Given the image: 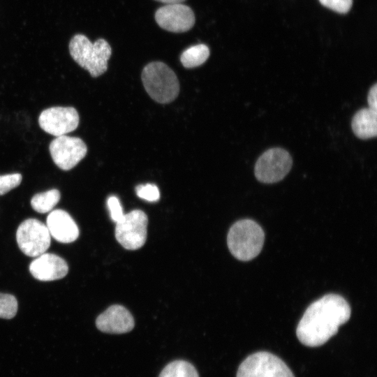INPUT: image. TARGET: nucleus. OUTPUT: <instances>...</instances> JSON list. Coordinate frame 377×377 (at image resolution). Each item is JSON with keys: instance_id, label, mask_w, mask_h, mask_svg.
<instances>
[{"instance_id": "20e7f679", "label": "nucleus", "mask_w": 377, "mask_h": 377, "mask_svg": "<svg viewBox=\"0 0 377 377\" xmlns=\"http://www.w3.org/2000/svg\"><path fill=\"white\" fill-rule=\"evenodd\" d=\"M142 81L151 98L160 103H168L179 94V83L176 74L161 61H153L145 66Z\"/></svg>"}, {"instance_id": "2eb2a0df", "label": "nucleus", "mask_w": 377, "mask_h": 377, "mask_svg": "<svg viewBox=\"0 0 377 377\" xmlns=\"http://www.w3.org/2000/svg\"><path fill=\"white\" fill-rule=\"evenodd\" d=\"M351 127L354 134L362 140L374 138L377 134V111L367 108L359 110L353 116Z\"/></svg>"}, {"instance_id": "f8f14e48", "label": "nucleus", "mask_w": 377, "mask_h": 377, "mask_svg": "<svg viewBox=\"0 0 377 377\" xmlns=\"http://www.w3.org/2000/svg\"><path fill=\"white\" fill-rule=\"evenodd\" d=\"M134 319L125 307L115 304L100 314L96 320L97 328L105 333L123 334L134 327Z\"/></svg>"}, {"instance_id": "6e6552de", "label": "nucleus", "mask_w": 377, "mask_h": 377, "mask_svg": "<svg viewBox=\"0 0 377 377\" xmlns=\"http://www.w3.org/2000/svg\"><path fill=\"white\" fill-rule=\"evenodd\" d=\"M293 164L290 154L281 148H272L265 151L255 165V176L263 183H275L283 179Z\"/></svg>"}, {"instance_id": "9b49d317", "label": "nucleus", "mask_w": 377, "mask_h": 377, "mask_svg": "<svg viewBox=\"0 0 377 377\" xmlns=\"http://www.w3.org/2000/svg\"><path fill=\"white\" fill-rule=\"evenodd\" d=\"M155 20L162 29L175 33L190 30L195 20L193 10L182 3L159 8L155 13Z\"/></svg>"}, {"instance_id": "393cba45", "label": "nucleus", "mask_w": 377, "mask_h": 377, "mask_svg": "<svg viewBox=\"0 0 377 377\" xmlns=\"http://www.w3.org/2000/svg\"><path fill=\"white\" fill-rule=\"evenodd\" d=\"M166 4L178 3L184 1L185 0H156Z\"/></svg>"}, {"instance_id": "412c9836", "label": "nucleus", "mask_w": 377, "mask_h": 377, "mask_svg": "<svg viewBox=\"0 0 377 377\" xmlns=\"http://www.w3.org/2000/svg\"><path fill=\"white\" fill-rule=\"evenodd\" d=\"M22 177L20 173L0 175V195H4L18 186Z\"/></svg>"}, {"instance_id": "a211bd4d", "label": "nucleus", "mask_w": 377, "mask_h": 377, "mask_svg": "<svg viewBox=\"0 0 377 377\" xmlns=\"http://www.w3.org/2000/svg\"><path fill=\"white\" fill-rule=\"evenodd\" d=\"M158 377H199L195 368L188 362L175 360L167 364Z\"/></svg>"}, {"instance_id": "423d86ee", "label": "nucleus", "mask_w": 377, "mask_h": 377, "mask_svg": "<svg viewBox=\"0 0 377 377\" xmlns=\"http://www.w3.org/2000/svg\"><path fill=\"white\" fill-rule=\"evenodd\" d=\"M147 223L148 218L143 211L133 210L116 223L115 237L124 248L138 249L145 243Z\"/></svg>"}, {"instance_id": "f3484780", "label": "nucleus", "mask_w": 377, "mask_h": 377, "mask_svg": "<svg viewBox=\"0 0 377 377\" xmlns=\"http://www.w3.org/2000/svg\"><path fill=\"white\" fill-rule=\"evenodd\" d=\"M60 198V192L57 189H50L35 194L31 200V205L36 212L45 214L52 210Z\"/></svg>"}, {"instance_id": "9d476101", "label": "nucleus", "mask_w": 377, "mask_h": 377, "mask_svg": "<svg viewBox=\"0 0 377 377\" xmlns=\"http://www.w3.org/2000/svg\"><path fill=\"white\" fill-rule=\"evenodd\" d=\"M79 121V114L73 107H52L42 111L38 117L40 127L55 137L75 131Z\"/></svg>"}, {"instance_id": "dca6fc26", "label": "nucleus", "mask_w": 377, "mask_h": 377, "mask_svg": "<svg viewBox=\"0 0 377 377\" xmlns=\"http://www.w3.org/2000/svg\"><path fill=\"white\" fill-rule=\"evenodd\" d=\"M209 54V49L206 45L198 44L186 49L181 54L180 61L186 68H195L204 64Z\"/></svg>"}, {"instance_id": "aec40b11", "label": "nucleus", "mask_w": 377, "mask_h": 377, "mask_svg": "<svg viewBox=\"0 0 377 377\" xmlns=\"http://www.w3.org/2000/svg\"><path fill=\"white\" fill-rule=\"evenodd\" d=\"M137 195L149 202H156L160 198L158 186L153 184H140L135 188Z\"/></svg>"}, {"instance_id": "4468645a", "label": "nucleus", "mask_w": 377, "mask_h": 377, "mask_svg": "<svg viewBox=\"0 0 377 377\" xmlns=\"http://www.w3.org/2000/svg\"><path fill=\"white\" fill-rule=\"evenodd\" d=\"M46 226L50 236L61 243H71L79 236V228L70 216L62 209L52 211L46 219Z\"/></svg>"}, {"instance_id": "b1692460", "label": "nucleus", "mask_w": 377, "mask_h": 377, "mask_svg": "<svg viewBox=\"0 0 377 377\" xmlns=\"http://www.w3.org/2000/svg\"><path fill=\"white\" fill-rule=\"evenodd\" d=\"M377 84L375 83L369 89L367 96L369 108L377 111Z\"/></svg>"}, {"instance_id": "f257e3e1", "label": "nucleus", "mask_w": 377, "mask_h": 377, "mask_svg": "<svg viewBox=\"0 0 377 377\" xmlns=\"http://www.w3.org/2000/svg\"><path fill=\"white\" fill-rule=\"evenodd\" d=\"M350 312L343 297L336 294L325 295L304 311L296 329L297 339L306 346H321L349 320Z\"/></svg>"}, {"instance_id": "4be33fe9", "label": "nucleus", "mask_w": 377, "mask_h": 377, "mask_svg": "<svg viewBox=\"0 0 377 377\" xmlns=\"http://www.w3.org/2000/svg\"><path fill=\"white\" fill-rule=\"evenodd\" d=\"M325 7L339 13H348L353 5V0H319Z\"/></svg>"}, {"instance_id": "0eeeda50", "label": "nucleus", "mask_w": 377, "mask_h": 377, "mask_svg": "<svg viewBox=\"0 0 377 377\" xmlns=\"http://www.w3.org/2000/svg\"><path fill=\"white\" fill-rule=\"evenodd\" d=\"M50 237L46 225L36 219L24 221L16 232L20 249L29 257H37L44 253L50 245Z\"/></svg>"}, {"instance_id": "6ab92c4d", "label": "nucleus", "mask_w": 377, "mask_h": 377, "mask_svg": "<svg viewBox=\"0 0 377 377\" xmlns=\"http://www.w3.org/2000/svg\"><path fill=\"white\" fill-rule=\"evenodd\" d=\"M17 301L15 296L0 293V318H13L17 313Z\"/></svg>"}, {"instance_id": "5701e85b", "label": "nucleus", "mask_w": 377, "mask_h": 377, "mask_svg": "<svg viewBox=\"0 0 377 377\" xmlns=\"http://www.w3.org/2000/svg\"><path fill=\"white\" fill-rule=\"evenodd\" d=\"M107 206L110 212L111 219L114 223L119 221L124 214L118 198L114 195L110 196L107 200Z\"/></svg>"}, {"instance_id": "1a4fd4ad", "label": "nucleus", "mask_w": 377, "mask_h": 377, "mask_svg": "<svg viewBox=\"0 0 377 377\" xmlns=\"http://www.w3.org/2000/svg\"><path fill=\"white\" fill-rule=\"evenodd\" d=\"M49 150L54 163L60 169L69 170L85 156L87 147L82 139L64 135L50 142Z\"/></svg>"}, {"instance_id": "39448f33", "label": "nucleus", "mask_w": 377, "mask_h": 377, "mask_svg": "<svg viewBox=\"0 0 377 377\" xmlns=\"http://www.w3.org/2000/svg\"><path fill=\"white\" fill-rule=\"evenodd\" d=\"M236 377H295V376L279 357L266 351H260L250 355L240 364Z\"/></svg>"}, {"instance_id": "f03ea898", "label": "nucleus", "mask_w": 377, "mask_h": 377, "mask_svg": "<svg viewBox=\"0 0 377 377\" xmlns=\"http://www.w3.org/2000/svg\"><path fill=\"white\" fill-rule=\"evenodd\" d=\"M68 47L73 59L91 77H98L107 71L112 49L105 39L91 43L85 35L78 34L72 37Z\"/></svg>"}, {"instance_id": "7ed1b4c3", "label": "nucleus", "mask_w": 377, "mask_h": 377, "mask_svg": "<svg viewBox=\"0 0 377 377\" xmlns=\"http://www.w3.org/2000/svg\"><path fill=\"white\" fill-rule=\"evenodd\" d=\"M265 240L262 228L254 221L242 219L230 228L227 243L230 253L242 261L251 260L261 251Z\"/></svg>"}, {"instance_id": "ddd939ff", "label": "nucleus", "mask_w": 377, "mask_h": 377, "mask_svg": "<svg viewBox=\"0 0 377 377\" xmlns=\"http://www.w3.org/2000/svg\"><path fill=\"white\" fill-rule=\"evenodd\" d=\"M29 271L35 279L50 281L64 278L68 272V266L61 257L44 253L31 263Z\"/></svg>"}]
</instances>
